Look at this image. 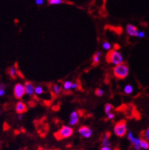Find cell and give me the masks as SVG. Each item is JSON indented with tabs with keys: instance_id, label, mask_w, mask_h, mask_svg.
I'll list each match as a JSON object with an SVG mask.
<instances>
[{
	"instance_id": "obj_25",
	"label": "cell",
	"mask_w": 149,
	"mask_h": 150,
	"mask_svg": "<svg viewBox=\"0 0 149 150\" xmlns=\"http://www.w3.org/2000/svg\"><path fill=\"white\" fill-rule=\"evenodd\" d=\"M128 139H129V140L131 142L133 141V139H134V137H133L131 132H129V134H128Z\"/></svg>"
},
{
	"instance_id": "obj_31",
	"label": "cell",
	"mask_w": 149,
	"mask_h": 150,
	"mask_svg": "<svg viewBox=\"0 0 149 150\" xmlns=\"http://www.w3.org/2000/svg\"><path fill=\"white\" fill-rule=\"evenodd\" d=\"M120 48V46L118 44H114V50H117Z\"/></svg>"
},
{
	"instance_id": "obj_2",
	"label": "cell",
	"mask_w": 149,
	"mask_h": 150,
	"mask_svg": "<svg viewBox=\"0 0 149 150\" xmlns=\"http://www.w3.org/2000/svg\"><path fill=\"white\" fill-rule=\"evenodd\" d=\"M113 74L116 78L119 79H124L128 76L129 73V67L125 62H122L119 65H116L113 69Z\"/></svg>"
},
{
	"instance_id": "obj_11",
	"label": "cell",
	"mask_w": 149,
	"mask_h": 150,
	"mask_svg": "<svg viewBox=\"0 0 149 150\" xmlns=\"http://www.w3.org/2000/svg\"><path fill=\"white\" fill-rule=\"evenodd\" d=\"M101 56V52L100 51H97L94 54L93 57V65L94 66H97L99 64V58Z\"/></svg>"
},
{
	"instance_id": "obj_20",
	"label": "cell",
	"mask_w": 149,
	"mask_h": 150,
	"mask_svg": "<svg viewBox=\"0 0 149 150\" xmlns=\"http://www.w3.org/2000/svg\"><path fill=\"white\" fill-rule=\"evenodd\" d=\"M35 92L36 94L40 95V94H41V93L43 92V89L41 87L38 86V87H35Z\"/></svg>"
},
{
	"instance_id": "obj_26",
	"label": "cell",
	"mask_w": 149,
	"mask_h": 150,
	"mask_svg": "<svg viewBox=\"0 0 149 150\" xmlns=\"http://www.w3.org/2000/svg\"><path fill=\"white\" fill-rule=\"evenodd\" d=\"M44 0H35V4L38 6H41V5L43 4Z\"/></svg>"
},
{
	"instance_id": "obj_30",
	"label": "cell",
	"mask_w": 149,
	"mask_h": 150,
	"mask_svg": "<svg viewBox=\"0 0 149 150\" xmlns=\"http://www.w3.org/2000/svg\"><path fill=\"white\" fill-rule=\"evenodd\" d=\"M77 87H78V84L77 83L72 84V85H71L72 89H76V88H77Z\"/></svg>"
},
{
	"instance_id": "obj_21",
	"label": "cell",
	"mask_w": 149,
	"mask_h": 150,
	"mask_svg": "<svg viewBox=\"0 0 149 150\" xmlns=\"http://www.w3.org/2000/svg\"><path fill=\"white\" fill-rule=\"evenodd\" d=\"M104 90H102V89H97L96 90H95V94H96L97 96H98V97H101V96H102L103 95H104Z\"/></svg>"
},
{
	"instance_id": "obj_14",
	"label": "cell",
	"mask_w": 149,
	"mask_h": 150,
	"mask_svg": "<svg viewBox=\"0 0 149 150\" xmlns=\"http://www.w3.org/2000/svg\"><path fill=\"white\" fill-rule=\"evenodd\" d=\"M16 69H15L14 67H11L8 69V73L9 75H10V77H12V79H15L16 78L15 77V75H16Z\"/></svg>"
},
{
	"instance_id": "obj_22",
	"label": "cell",
	"mask_w": 149,
	"mask_h": 150,
	"mask_svg": "<svg viewBox=\"0 0 149 150\" xmlns=\"http://www.w3.org/2000/svg\"><path fill=\"white\" fill-rule=\"evenodd\" d=\"M102 47L104 48V49L108 50L111 48V45L108 42H104L102 44Z\"/></svg>"
},
{
	"instance_id": "obj_19",
	"label": "cell",
	"mask_w": 149,
	"mask_h": 150,
	"mask_svg": "<svg viewBox=\"0 0 149 150\" xmlns=\"http://www.w3.org/2000/svg\"><path fill=\"white\" fill-rule=\"evenodd\" d=\"M60 87L58 85H54L53 86V91L55 94H58L60 93Z\"/></svg>"
},
{
	"instance_id": "obj_8",
	"label": "cell",
	"mask_w": 149,
	"mask_h": 150,
	"mask_svg": "<svg viewBox=\"0 0 149 150\" xmlns=\"http://www.w3.org/2000/svg\"><path fill=\"white\" fill-rule=\"evenodd\" d=\"M15 110L18 114H23V113L26 112L27 108L25 104L23 103L21 101H19L17 103L16 107H15Z\"/></svg>"
},
{
	"instance_id": "obj_10",
	"label": "cell",
	"mask_w": 149,
	"mask_h": 150,
	"mask_svg": "<svg viewBox=\"0 0 149 150\" xmlns=\"http://www.w3.org/2000/svg\"><path fill=\"white\" fill-rule=\"evenodd\" d=\"M79 122V117H78L77 112L76 111H74L71 113L70 115V125H75Z\"/></svg>"
},
{
	"instance_id": "obj_27",
	"label": "cell",
	"mask_w": 149,
	"mask_h": 150,
	"mask_svg": "<svg viewBox=\"0 0 149 150\" xmlns=\"http://www.w3.org/2000/svg\"><path fill=\"white\" fill-rule=\"evenodd\" d=\"M107 117H108V119H109V120L112 119V118H114V114H113V113H111V112L108 113V114H107Z\"/></svg>"
},
{
	"instance_id": "obj_34",
	"label": "cell",
	"mask_w": 149,
	"mask_h": 150,
	"mask_svg": "<svg viewBox=\"0 0 149 150\" xmlns=\"http://www.w3.org/2000/svg\"><path fill=\"white\" fill-rule=\"evenodd\" d=\"M22 118H23V115H22V114H19L18 116V119L19 120H21Z\"/></svg>"
},
{
	"instance_id": "obj_23",
	"label": "cell",
	"mask_w": 149,
	"mask_h": 150,
	"mask_svg": "<svg viewBox=\"0 0 149 150\" xmlns=\"http://www.w3.org/2000/svg\"><path fill=\"white\" fill-rule=\"evenodd\" d=\"M131 143L134 145H138L140 143V139H138V138H134L133 141L131 142Z\"/></svg>"
},
{
	"instance_id": "obj_9",
	"label": "cell",
	"mask_w": 149,
	"mask_h": 150,
	"mask_svg": "<svg viewBox=\"0 0 149 150\" xmlns=\"http://www.w3.org/2000/svg\"><path fill=\"white\" fill-rule=\"evenodd\" d=\"M24 89H25V93L29 95H32L34 92V88L33 85L29 81H26L24 84Z\"/></svg>"
},
{
	"instance_id": "obj_12",
	"label": "cell",
	"mask_w": 149,
	"mask_h": 150,
	"mask_svg": "<svg viewBox=\"0 0 149 150\" xmlns=\"http://www.w3.org/2000/svg\"><path fill=\"white\" fill-rule=\"evenodd\" d=\"M141 138L145 139L149 143V127L145 131H141L140 133Z\"/></svg>"
},
{
	"instance_id": "obj_18",
	"label": "cell",
	"mask_w": 149,
	"mask_h": 150,
	"mask_svg": "<svg viewBox=\"0 0 149 150\" xmlns=\"http://www.w3.org/2000/svg\"><path fill=\"white\" fill-rule=\"evenodd\" d=\"M71 85H72V83L71 81H65L63 84V88L65 89V90H68L71 88Z\"/></svg>"
},
{
	"instance_id": "obj_33",
	"label": "cell",
	"mask_w": 149,
	"mask_h": 150,
	"mask_svg": "<svg viewBox=\"0 0 149 150\" xmlns=\"http://www.w3.org/2000/svg\"><path fill=\"white\" fill-rule=\"evenodd\" d=\"M4 95V89L0 90V97H2Z\"/></svg>"
},
{
	"instance_id": "obj_6",
	"label": "cell",
	"mask_w": 149,
	"mask_h": 150,
	"mask_svg": "<svg viewBox=\"0 0 149 150\" xmlns=\"http://www.w3.org/2000/svg\"><path fill=\"white\" fill-rule=\"evenodd\" d=\"M126 31L127 34L130 36L132 37H138V29L136 26H133L131 24H129L127 25Z\"/></svg>"
},
{
	"instance_id": "obj_17",
	"label": "cell",
	"mask_w": 149,
	"mask_h": 150,
	"mask_svg": "<svg viewBox=\"0 0 149 150\" xmlns=\"http://www.w3.org/2000/svg\"><path fill=\"white\" fill-rule=\"evenodd\" d=\"M113 109V106L112 104L109 103L106 104L105 105V112L107 114H108V113H110L111 112V110Z\"/></svg>"
},
{
	"instance_id": "obj_13",
	"label": "cell",
	"mask_w": 149,
	"mask_h": 150,
	"mask_svg": "<svg viewBox=\"0 0 149 150\" xmlns=\"http://www.w3.org/2000/svg\"><path fill=\"white\" fill-rule=\"evenodd\" d=\"M141 148H143L144 150H147L149 148V143L145 139L141 138L140 139V143H139Z\"/></svg>"
},
{
	"instance_id": "obj_24",
	"label": "cell",
	"mask_w": 149,
	"mask_h": 150,
	"mask_svg": "<svg viewBox=\"0 0 149 150\" xmlns=\"http://www.w3.org/2000/svg\"><path fill=\"white\" fill-rule=\"evenodd\" d=\"M102 145L104 146H106V147H108L111 145L110 142L108 141V140H102Z\"/></svg>"
},
{
	"instance_id": "obj_1",
	"label": "cell",
	"mask_w": 149,
	"mask_h": 150,
	"mask_svg": "<svg viewBox=\"0 0 149 150\" xmlns=\"http://www.w3.org/2000/svg\"><path fill=\"white\" fill-rule=\"evenodd\" d=\"M106 60L109 64H113L117 65L123 62V57L120 52H117L115 50H110L105 57Z\"/></svg>"
},
{
	"instance_id": "obj_28",
	"label": "cell",
	"mask_w": 149,
	"mask_h": 150,
	"mask_svg": "<svg viewBox=\"0 0 149 150\" xmlns=\"http://www.w3.org/2000/svg\"><path fill=\"white\" fill-rule=\"evenodd\" d=\"M138 37L139 38H143L145 37V32L144 31H140V32L138 33Z\"/></svg>"
},
{
	"instance_id": "obj_15",
	"label": "cell",
	"mask_w": 149,
	"mask_h": 150,
	"mask_svg": "<svg viewBox=\"0 0 149 150\" xmlns=\"http://www.w3.org/2000/svg\"><path fill=\"white\" fill-rule=\"evenodd\" d=\"M133 87L130 84H128V85H125V87H124V92H125L126 94H131L133 92Z\"/></svg>"
},
{
	"instance_id": "obj_7",
	"label": "cell",
	"mask_w": 149,
	"mask_h": 150,
	"mask_svg": "<svg viewBox=\"0 0 149 150\" xmlns=\"http://www.w3.org/2000/svg\"><path fill=\"white\" fill-rule=\"evenodd\" d=\"M79 132L85 138H90L93 133L92 131L86 126H83L80 127Z\"/></svg>"
},
{
	"instance_id": "obj_29",
	"label": "cell",
	"mask_w": 149,
	"mask_h": 150,
	"mask_svg": "<svg viewBox=\"0 0 149 150\" xmlns=\"http://www.w3.org/2000/svg\"><path fill=\"white\" fill-rule=\"evenodd\" d=\"M100 150H111V148H109L108 147H106V146H104L103 147H102Z\"/></svg>"
},
{
	"instance_id": "obj_16",
	"label": "cell",
	"mask_w": 149,
	"mask_h": 150,
	"mask_svg": "<svg viewBox=\"0 0 149 150\" xmlns=\"http://www.w3.org/2000/svg\"><path fill=\"white\" fill-rule=\"evenodd\" d=\"M63 0H48V4L49 5H58L63 3Z\"/></svg>"
},
{
	"instance_id": "obj_5",
	"label": "cell",
	"mask_w": 149,
	"mask_h": 150,
	"mask_svg": "<svg viewBox=\"0 0 149 150\" xmlns=\"http://www.w3.org/2000/svg\"><path fill=\"white\" fill-rule=\"evenodd\" d=\"M14 96L18 100L21 99L25 93V89L24 86L21 84H17L14 87Z\"/></svg>"
},
{
	"instance_id": "obj_3",
	"label": "cell",
	"mask_w": 149,
	"mask_h": 150,
	"mask_svg": "<svg viewBox=\"0 0 149 150\" xmlns=\"http://www.w3.org/2000/svg\"><path fill=\"white\" fill-rule=\"evenodd\" d=\"M73 134V129L67 126H63L62 127L54 134V137L57 140H60L71 137Z\"/></svg>"
},
{
	"instance_id": "obj_32",
	"label": "cell",
	"mask_w": 149,
	"mask_h": 150,
	"mask_svg": "<svg viewBox=\"0 0 149 150\" xmlns=\"http://www.w3.org/2000/svg\"><path fill=\"white\" fill-rule=\"evenodd\" d=\"M133 148H134V149L136 150H141V147L139 146V145H134Z\"/></svg>"
},
{
	"instance_id": "obj_4",
	"label": "cell",
	"mask_w": 149,
	"mask_h": 150,
	"mask_svg": "<svg viewBox=\"0 0 149 150\" xmlns=\"http://www.w3.org/2000/svg\"><path fill=\"white\" fill-rule=\"evenodd\" d=\"M114 132L119 137H122L127 132L126 122L124 120L119 121L116 123L114 127Z\"/></svg>"
},
{
	"instance_id": "obj_35",
	"label": "cell",
	"mask_w": 149,
	"mask_h": 150,
	"mask_svg": "<svg viewBox=\"0 0 149 150\" xmlns=\"http://www.w3.org/2000/svg\"><path fill=\"white\" fill-rule=\"evenodd\" d=\"M5 85L4 84H0V90L1 89H4Z\"/></svg>"
}]
</instances>
